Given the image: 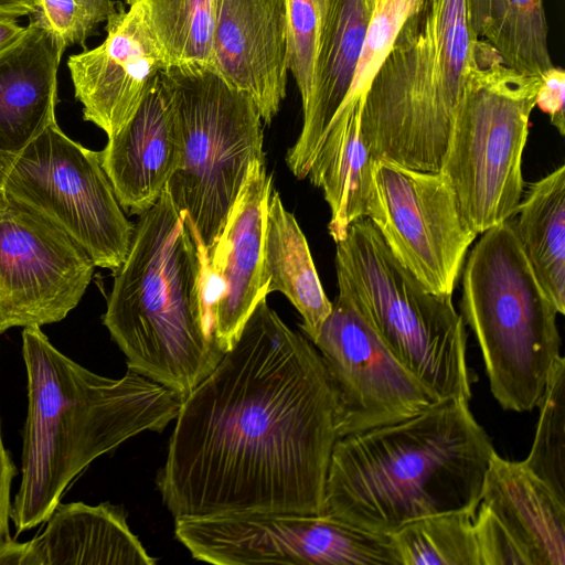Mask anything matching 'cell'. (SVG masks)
I'll return each instance as SVG.
<instances>
[{"instance_id": "cell-31", "label": "cell", "mask_w": 565, "mask_h": 565, "mask_svg": "<svg viewBox=\"0 0 565 565\" xmlns=\"http://www.w3.org/2000/svg\"><path fill=\"white\" fill-rule=\"evenodd\" d=\"M423 0H374V9L344 103L364 97L401 29ZM343 103V104H344Z\"/></svg>"}, {"instance_id": "cell-15", "label": "cell", "mask_w": 565, "mask_h": 565, "mask_svg": "<svg viewBox=\"0 0 565 565\" xmlns=\"http://www.w3.org/2000/svg\"><path fill=\"white\" fill-rule=\"evenodd\" d=\"M273 180L265 161L255 160L214 246L206 255L210 331L224 353L237 340L256 306L268 295L265 227Z\"/></svg>"}, {"instance_id": "cell-38", "label": "cell", "mask_w": 565, "mask_h": 565, "mask_svg": "<svg viewBox=\"0 0 565 565\" xmlns=\"http://www.w3.org/2000/svg\"><path fill=\"white\" fill-rule=\"evenodd\" d=\"M35 9V0H0V15L20 17L31 14Z\"/></svg>"}, {"instance_id": "cell-8", "label": "cell", "mask_w": 565, "mask_h": 565, "mask_svg": "<svg viewBox=\"0 0 565 565\" xmlns=\"http://www.w3.org/2000/svg\"><path fill=\"white\" fill-rule=\"evenodd\" d=\"M541 76L510 68L478 40L440 168L469 228L479 235L514 216L522 157Z\"/></svg>"}, {"instance_id": "cell-33", "label": "cell", "mask_w": 565, "mask_h": 565, "mask_svg": "<svg viewBox=\"0 0 565 565\" xmlns=\"http://www.w3.org/2000/svg\"><path fill=\"white\" fill-rule=\"evenodd\" d=\"M473 529L479 565H529L508 530L482 503L477 508Z\"/></svg>"}, {"instance_id": "cell-21", "label": "cell", "mask_w": 565, "mask_h": 565, "mask_svg": "<svg viewBox=\"0 0 565 565\" xmlns=\"http://www.w3.org/2000/svg\"><path fill=\"white\" fill-rule=\"evenodd\" d=\"M480 503L504 525L529 565H565V502L523 461L494 450Z\"/></svg>"}, {"instance_id": "cell-3", "label": "cell", "mask_w": 565, "mask_h": 565, "mask_svg": "<svg viewBox=\"0 0 565 565\" xmlns=\"http://www.w3.org/2000/svg\"><path fill=\"white\" fill-rule=\"evenodd\" d=\"M28 374L22 480L11 520L17 533L47 521L70 482L129 438L161 431L184 396L129 370L96 374L65 356L40 327L22 331Z\"/></svg>"}, {"instance_id": "cell-29", "label": "cell", "mask_w": 565, "mask_h": 565, "mask_svg": "<svg viewBox=\"0 0 565 565\" xmlns=\"http://www.w3.org/2000/svg\"><path fill=\"white\" fill-rule=\"evenodd\" d=\"M488 43L510 68L542 76L553 66L543 0H507L500 28Z\"/></svg>"}, {"instance_id": "cell-32", "label": "cell", "mask_w": 565, "mask_h": 565, "mask_svg": "<svg viewBox=\"0 0 565 565\" xmlns=\"http://www.w3.org/2000/svg\"><path fill=\"white\" fill-rule=\"evenodd\" d=\"M116 11L111 0H35L31 18L53 31L65 46H85L98 24Z\"/></svg>"}, {"instance_id": "cell-6", "label": "cell", "mask_w": 565, "mask_h": 565, "mask_svg": "<svg viewBox=\"0 0 565 565\" xmlns=\"http://www.w3.org/2000/svg\"><path fill=\"white\" fill-rule=\"evenodd\" d=\"M335 246L338 284L395 358L438 399L469 401L478 376L467 362L465 321L452 296L425 289L367 217L352 223Z\"/></svg>"}, {"instance_id": "cell-10", "label": "cell", "mask_w": 565, "mask_h": 565, "mask_svg": "<svg viewBox=\"0 0 565 565\" xmlns=\"http://www.w3.org/2000/svg\"><path fill=\"white\" fill-rule=\"evenodd\" d=\"M457 111L419 7L365 93L362 134L374 160L439 172Z\"/></svg>"}, {"instance_id": "cell-1", "label": "cell", "mask_w": 565, "mask_h": 565, "mask_svg": "<svg viewBox=\"0 0 565 565\" xmlns=\"http://www.w3.org/2000/svg\"><path fill=\"white\" fill-rule=\"evenodd\" d=\"M338 398L313 343L266 299L183 399L157 484L174 520L323 515Z\"/></svg>"}, {"instance_id": "cell-7", "label": "cell", "mask_w": 565, "mask_h": 565, "mask_svg": "<svg viewBox=\"0 0 565 565\" xmlns=\"http://www.w3.org/2000/svg\"><path fill=\"white\" fill-rule=\"evenodd\" d=\"M159 77L182 146L167 188L207 255L250 164L265 161L263 120L253 99L213 67L167 66Z\"/></svg>"}, {"instance_id": "cell-11", "label": "cell", "mask_w": 565, "mask_h": 565, "mask_svg": "<svg viewBox=\"0 0 565 565\" xmlns=\"http://www.w3.org/2000/svg\"><path fill=\"white\" fill-rule=\"evenodd\" d=\"M174 533L193 558L216 565H398L390 534L328 515L246 512L178 519Z\"/></svg>"}, {"instance_id": "cell-27", "label": "cell", "mask_w": 565, "mask_h": 565, "mask_svg": "<svg viewBox=\"0 0 565 565\" xmlns=\"http://www.w3.org/2000/svg\"><path fill=\"white\" fill-rule=\"evenodd\" d=\"M475 514L448 512L407 522L390 534L398 565H479Z\"/></svg>"}, {"instance_id": "cell-35", "label": "cell", "mask_w": 565, "mask_h": 565, "mask_svg": "<svg viewBox=\"0 0 565 565\" xmlns=\"http://www.w3.org/2000/svg\"><path fill=\"white\" fill-rule=\"evenodd\" d=\"M507 0H469L470 20L478 38L491 42L505 12Z\"/></svg>"}, {"instance_id": "cell-17", "label": "cell", "mask_w": 565, "mask_h": 565, "mask_svg": "<svg viewBox=\"0 0 565 565\" xmlns=\"http://www.w3.org/2000/svg\"><path fill=\"white\" fill-rule=\"evenodd\" d=\"M213 68L271 124L286 97L285 0H218Z\"/></svg>"}, {"instance_id": "cell-9", "label": "cell", "mask_w": 565, "mask_h": 565, "mask_svg": "<svg viewBox=\"0 0 565 565\" xmlns=\"http://www.w3.org/2000/svg\"><path fill=\"white\" fill-rule=\"evenodd\" d=\"M0 200L62 230L97 267L114 271L128 254L135 225L124 214L99 152L72 140L56 121L0 173Z\"/></svg>"}, {"instance_id": "cell-28", "label": "cell", "mask_w": 565, "mask_h": 565, "mask_svg": "<svg viewBox=\"0 0 565 565\" xmlns=\"http://www.w3.org/2000/svg\"><path fill=\"white\" fill-rule=\"evenodd\" d=\"M540 418L524 465L565 502V359L558 355L550 370L537 405Z\"/></svg>"}, {"instance_id": "cell-25", "label": "cell", "mask_w": 565, "mask_h": 565, "mask_svg": "<svg viewBox=\"0 0 565 565\" xmlns=\"http://www.w3.org/2000/svg\"><path fill=\"white\" fill-rule=\"evenodd\" d=\"M512 222L537 280L565 313V166L529 184Z\"/></svg>"}, {"instance_id": "cell-20", "label": "cell", "mask_w": 565, "mask_h": 565, "mask_svg": "<svg viewBox=\"0 0 565 565\" xmlns=\"http://www.w3.org/2000/svg\"><path fill=\"white\" fill-rule=\"evenodd\" d=\"M374 9V0H326L324 19L310 99L302 108L298 139L286 163L299 180L311 163L345 102Z\"/></svg>"}, {"instance_id": "cell-13", "label": "cell", "mask_w": 565, "mask_h": 565, "mask_svg": "<svg viewBox=\"0 0 565 565\" xmlns=\"http://www.w3.org/2000/svg\"><path fill=\"white\" fill-rule=\"evenodd\" d=\"M332 310L313 342L338 398V436L412 417L440 399L390 351L338 284Z\"/></svg>"}, {"instance_id": "cell-16", "label": "cell", "mask_w": 565, "mask_h": 565, "mask_svg": "<svg viewBox=\"0 0 565 565\" xmlns=\"http://www.w3.org/2000/svg\"><path fill=\"white\" fill-rule=\"evenodd\" d=\"M95 49L68 57L67 67L83 117L110 138L132 118L167 60L138 3L117 10Z\"/></svg>"}, {"instance_id": "cell-14", "label": "cell", "mask_w": 565, "mask_h": 565, "mask_svg": "<svg viewBox=\"0 0 565 565\" xmlns=\"http://www.w3.org/2000/svg\"><path fill=\"white\" fill-rule=\"evenodd\" d=\"M95 267L62 230L0 200V334L63 320L81 301Z\"/></svg>"}, {"instance_id": "cell-19", "label": "cell", "mask_w": 565, "mask_h": 565, "mask_svg": "<svg viewBox=\"0 0 565 565\" xmlns=\"http://www.w3.org/2000/svg\"><path fill=\"white\" fill-rule=\"evenodd\" d=\"M63 41L30 18L22 36L0 53V173L55 122Z\"/></svg>"}, {"instance_id": "cell-2", "label": "cell", "mask_w": 565, "mask_h": 565, "mask_svg": "<svg viewBox=\"0 0 565 565\" xmlns=\"http://www.w3.org/2000/svg\"><path fill=\"white\" fill-rule=\"evenodd\" d=\"M493 451L462 397L345 435L332 449L323 515L391 534L427 515L476 513Z\"/></svg>"}, {"instance_id": "cell-24", "label": "cell", "mask_w": 565, "mask_h": 565, "mask_svg": "<svg viewBox=\"0 0 565 565\" xmlns=\"http://www.w3.org/2000/svg\"><path fill=\"white\" fill-rule=\"evenodd\" d=\"M268 294H284L301 316V329L313 343L332 310L317 273L307 238L277 191L271 192L265 227Z\"/></svg>"}, {"instance_id": "cell-34", "label": "cell", "mask_w": 565, "mask_h": 565, "mask_svg": "<svg viewBox=\"0 0 565 565\" xmlns=\"http://www.w3.org/2000/svg\"><path fill=\"white\" fill-rule=\"evenodd\" d=\"M565 72L552 66L541 76L535 106L545 113L561 136L565 135Z\"/></svg>"}, {"instance_id": "cell-18", "label": "cell", "mask_w": 565, "mask_h": 565, "mask_svg": "<svg viewBox=\"0 0 565 565\" xmlns=\"http://www.w3.org/2000/svg\"><path fill=\"white\" fill-rule=\"evenodd\" d=\"M181 156L172 107L158 75L132 118L99 151L121 209L137 215L149 210L179 169Z\"/></svg>"}, {"instance_id": "cell-22", "label": "cell", "mask_w": 565, "mask_h": 565, "mask_svg": "<svg viewBox=\"0 0 565 565\" xmlns=\"http://www.w3.org/2000/svg\"><path fill=\"white\" fill-rule=\"evenodd\" d=\"M47 521L45 531L25 543L24 565L156 563L119 507L58 503Z\"/></svg>"}, {"instance_id": "cell-4", "label": "cell", "mask_w": 565, "mask_h": 565, "mask_svg": "<svg viewBox=\"0 0 565 565\" xmlns=\"http://www.w3.org/2000/svg\"><path fill=\"white\" fill-rule=\"evenodd\" d=\"M206 254L168 188L139 215L103 323L127 366L184 397L225 354L210 331Z\"/></svg>"}, {"instance_id": "cell-26", "label": "cell", "mask_w": 565, "mask_h": 565, "mask_svg": "<svg viewBox=\"0 0 565 565\" xmlns=\"http://www.w3.org/2000/svg\"><path fill=\"white\" fill-rule=\"evenodd\" d=\"M138 3L168 66L213 67L218 0H126Z\"/></svg>"}, {"instance_id": "cell-12", "label": "cell", "mask_w": 565, "mask_h": 565, "mask_svg": "<svg viewBox=\"0 0 565 565\" xmlns=\"http://www.w3.org/2000/svg\"><path fill=\"white\" fill-rule=\"evenodd\" d=\"M367 218L383 242L428 291L452 296L477 235L466 224L440 172L375 160Z\"/></svg>"}, {"instance_id": "cell-36", "label": "cell", "mask_w": 565, "mask_h": 565, "mask_svg": "<svg viewBox=\"0 0 565 565\" xmlns=\"http://www.w3.org/2000/svg\"><path fill=\"white\" fill-rule=\"evenodd\" d=\"M15 473V466L3 446L0 425V543L10 540L9 520L12 510L10 491Z\"/></svg>"}, {"instance_id": "cell-30", "label": "cell", "mask_w": 565, "mask_h": 565, "mask_svg": "<svg viewBox=\"0 0 565 565\" xmlns=\"http://www.w3.org/2000/svg\"><path fill=\"white\" fill-rule=\"evenodd\" d=\"M285 7L287 65L305 108L313 86L326 0H285Z\"/></svg>"}, {"instance_id": "cell-23", "label": "cell", "mask_w": 565, "mask_h": 565, "mask_svg": "<svg viewBox=\"0 0 565 565\" xmlns=\"http://www.w3.org/2000/svg\"><path fill=\"white\" fill-rule=\"evenodd\" d=\"M364 97L344 103L333 119L307 178L320 188L331 218L328 231L334 243L350 225L367 216L374 193V159L361 130Z\"/></svg>"}, {"instance_id": "cell-5", "label": "cell", "mask_w": 565, "mask_h": 565, "mask_svg": "<svg viewBox=\"0 0 565 565\" xmlns=\"http://www.w3.org/2000/svg\"><path fill=\"white\" fill-rule=\"evenodd\" d=\"M461 311L505 411L537 407L561 355L557 310L536 278L511 218L480 234L462 274Z\"/></svg>"}, {"instance_id": "cell-37", "label": "cell", "mask_w": 565, "mask_h": 565, "mask_svg": "<svg viewBox=\"0 0 565 565\" xmlns=\"http://www.w3.org/2000/svg\"><path fill=\"white\" fill-rule=\"evenodd\" d=\"M25 28L18 23L15 17L0 15V53L19 40Z\"/></svg>"}]
</instances>
